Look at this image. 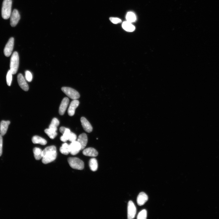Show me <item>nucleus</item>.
Returning <instances> with one entry per match:
<instances>
[{"mask_svg": "<svg viewBox=\"0 0 219 219\" xmlns=\"http://www.w3.org/2000/svg\"><path fill=\"white\" fill-rule=\"evenodd\" d=\"M32 141L34 144H39L43 145H45L47 143L45 140L37 135L34 136L33 137Z\"/></svg>", "mask_w": 219, "mask_h": 219, "instance_id": "nucleus-19", "label": "nucleus"}, {"mask_svg": "<svg viewBox=\"0 0 219 219\" xmlns=\"http://www.w3.org/2000/svg\"><path fill=\"white\" fill-rule=\"evenodd\" d=\"M19 56L17 51L13 53L10 62V71L12 74H16L18 71L19 62Z\"/></svg>", "mask_w": 219, "mask_h": 219, "instance_id": "nucleus-3", "label": "nucleus"}, {"mask_svg": "<svg viewBox=\"0 0 219 219\" xmlns=\"http://www.w3.org/2000/svg\"><path fill=\"white\" fill-rule=\"evenodd\" d=\"M69 103V100L68 98L65 97L63 99L59 108V112L60 115H64Z\"/></svg>", "mask_w": 219, "mask_h": 219, "instance_id": "nucleus-14", "label": "nucleus"}, {"mask_svg": "<svg viewBox=\"0 0 219 219\" xmlns=\"http://www.w3.org/2000/svg\"><path fill=\"white\" fill-rule=\"evenodd\" d=\"M60 151L62 154L65 155H68L70 153L69 145L65 143L63 144L60 148Z\"/></svg>", "mask_w": 219, "mask_h": 219, "instance_id": "nucleus-22", "label": "nucleus"}, {"mask_svg": "<svg viewBox=\"0 0 219 219\" xmlns=\"http://www.w3.org/2000/svg\"><path fill=\"white\" fill-rule=\"evenodd\" d=\"M148 197L144 193L142 192L139 195L137 198V203L139 206L144 205L148 200Z\"/></svg>", "mask_w": 219, "mask_h": 219, "instance_id": "nucleus-17", "label": "nucleus"}, {"mask_svg": "<svg viewBox=\"0 0 219 219\" xmlns=\"http://www.w3.org/2000/svg\"><path fill=\"white\" fill-rule=\"evenodd\" d=\"M122 27L124 30L128 32H133L135 29V27L132 23L127 21L124 22L123 23Z\"/></svg>", "mask_w": 219, "mask_h": 219, "instance_id": "nucleus-18", "label": "nucleus"}, {"mask_svg": "<svg viewBox=\"0 0 219 219\" xmlns=\"http://www.w3.org/2000/svg\"><path fill=\"white\" fill-rule=\"evenodd\" d=\"M126 19L127 21L132 23L135 21L136 18L134 13L132 12H129L127 13Z\"/></svg>", "mask_w": 219, "mask_h": 219, "instance_id": "nucleus-25", "label": "nucleus"}, {"mask_svg": "<svg viewBox=\"0 0 219 219\" xmlns=\"http://www.w3.org/2000/svg\"><path fill=\"white\" fill-rule=\"evenodd\" d=\"M71 132L70 129L66 128L63 135L60 137L61 140L63 142H65L68 140Z\"/></svg>", "mask_w": 219, "mask_h": 219, "instance_id": "nucleus-26", "label": "nucleus"}, {"mask_svg": "<svg viewBox=\"0 0 219 219\" xmlns=\"http://www.w3.org/2000/svg\"><path fill=\"white\" fill-rule=\"evenodd\" d=\"M10 24L12 27L16 26L20 19V15L19 12L16 9L14 10L10 16Z\"/></svg>", "mask_w": 219, "mask_h": 219, "instance_id": "nucleus-6", "label": "nucleus"}, {"mask_svg": "<svg viewBox=\"0 0 219 219\" xmlns=\"http://www.w3.org/2000/svg\"><path fill=\"white\" fill-rule=\"evenodd\" d=\"M82 125L84 129L88 133H90L93 130V128L89 121L86 118L82 117L81 118Z\"/></svg>", "mask_w": 219, "mask_h": 219, "instance_id": "nucleus-13", "label": "nucleus"}, {"mask_svg": "<svg viewBox=\"0 0 219 219\" xmlns=\"http://www.w3.org/2000/svg\"><path fill=\"white\" fill-rule=\"evenodd\" d=\"M89 166L91 170L93 171H96L98 169V163L96 159L95 158L91 159L89 161Z\"/></svg>", "mask_w": 219, "mask_h": 219, "instance_id": "nucleus-21", "label": "nucleus"}, {"mask_svg": "<svg viewBox=\"0 0 219 219\" xmlns=\"http://www.w3.org/2000/svg\"><path fill=\"white\" fill-rule=\"evenodd\" d=\"M10 124L9 121H2L0 124V134L2 136L7 133L8 126Z\"/></svg>", "mask_w": 219, "mask_h": 219, "instance_id": "nucleus-16", "label": "nucleus"}, {"mask_svg": "<svg viewBox=\"0 0 219 219\" xmlns=\"http://www.w3.org/2000/svg\"><path fill=\"white\" fill-rule=\"evenodd\" d=\"M12 0H4L1 10L2 18L5 20L8 19L11 13Z\"/></svg>", "mask_w": 219, "mask_h": 219, "instance_id": "nucleus-2", "label": "nucleus"}, {"mask_svg": "<svg viewBox=\"0 0 219 219\" xmlns=\"http://www.w3.org/2000/svg\"><path fill=\"white\" fill-rule=\"evenodd\" d=\"M136 213V209L134 204L132 201H129L128 206V219H133L135 217Z\"/></svg>", "mask_w": 219, "mask_h": 219, "instance_id": "nucleus-9", "label": "nucleus"}, {"mask_svg": "<svg viewBox=\"0 0 219 219\" xmlns=\"http://www.w3.org/2000/svg\"><path fill=\"white\" fill-rule=\"evenodd\" d=\"M77 141L81 146V150L84 149L87 145L88 138L87 135L85 133H82L78 137Z\"/></svg>", "mask_w": 219, "mask_h": 219, "instance_id": "nucleus-12", "label": "nucleus"}, {"mask_svg": "<svg viewBox=\"0 0 219 219\" xmlns=\"http://www.w3.org/2000/svg\"><path fill=\"white\" fill-rule=\"evenodd\" d=\"M45 133L49 137V138L51 139H54L56 137L57 135V131H55L49 128L45 129Z\"/></svg>", "mask_w": 219, "mask_h": 219, "instance_id": "nucleus-24", "label": "nucleus"}, {"mask_svg": "<svg viewBox=\"0 0 219 219\" xmlns=\"http://www.w3.org/2000/svg\"><path fill=\"white\" fill-rule=\"evenodd\" d=\"M12 74L10 71L9 70L7 72L6 78L7 84L9 86H10L11 85L12 79Z\"/></svg>", "mask_w": 219, "mask_h": 219, "instance_id": "nucleus-28", "label": "nucleus"}, {"mask_svg": "<svg viewBox=\"0 0 219 219\" xmlns=\"http://www.w3.org/2000/svg\"><path fill=\"white\" fill-rule=\"evenodd\" d=\"M25 77L26 80L29 82H31L32 79V75L30 72L26 71L25 72Z\"/></svg>", "mask_w": 219, "mask_h": 219, "instance_id": "nucleus-29", "label": "nucleus"}, {"mask_svg": "<svg viewBox=\"0 0 219 219\" xmlns=\"http://www.w3.org/2000/svg\"><path fill=\"white\" fill-rule=\"evenodd\" d=\"M68 161L70 166L73 169L81 170L84 168V162L78 158L70 157L68 159Z\"/></svg>", "mask_w": 219, "mask_h": 219, "instance_id": "nucleus-4", "label": "nucleus"}, {"mask_svg": "<svg viewBox=\"0 0 219 219\" xmlns=\"http://www.w3.org/2000/svg\"><path fill=\"white\" fill-rule=\"evenodd\" d=\"M66 129V128L65 127H61L60 128V132L62 134H63L65 132V131Z\"/></svg>", "mask_w": 219, "mask_h": 219, "instance_id": "nucleus-33", "label": "nucleus"}, {"mask_svg": "<svg viewBox=\"0 0 219 219\" xmlns=\"http://www.w3.org/2000/svg\"><path fill=\"white\" fill-rule=\"evenodd\" d=\"M77 139V136L76 135L72 132H71L68 137V140L71 142H73L76 141Z\"/></svg>", "mask_w": 219, "mask_h": 219, "instance_id": "nucleus-30", "label": "nucleus"}, {"mask_svg": "<svg viewBox=\"0 0 219 219\" xmlns=\"http://www.w3.org/2000/svg\"><path fill=\"white\" fill-rule=\"evenodd\" d=\"M83 154L87 156L95 157L98 155L96 150L92 148H88L85 149L83 152Z\"/></svg>", "mask_w": 219, "mask_h": 219, "instance_id": "nucleus-15", "label": "nucleus"}, {"mask_svg": "<svg viewBox=\"0 0 219 219\" xmlns=\"http://www.w3.org/2000/svg\"><path fill=\"white\" fill-rule=\"evenodd\" d=\"M79 101L77 100H73L71 102L68 111V115L71 116L74 115L76 109L79 106Z\"/></svg>", "mask_w": 219, "mask_h": 219, "instance_id": "nucleus-11", "label": "nucleus"}, {"mask_svg": "<svg viewBox=\"0 0 219 219\" xmlns=\"http://www.w3.org/2000/svg\"><path fill=\"white\" fill-rule=\"evenodd\" d=\"M57 155L55 146H52L47 147L43 150L42 162L44 164L50 163L56 159Z\"/></svg>", "mask_w": 219, "mask_h": 219, "instance_id": "nucleus-1", "label": "nucleus"}, {"mask_svg": "<svg viewBox=\"0 0 219 219\" xmlns=\"http://www.w3.org/2000/svg\"><path fill=\"white\" fill-rule=\"evenodd\" d=\"M14 45V38L11 37L9 40L4 50V53L5 56L9 57L11 55Z\"/></svg>", "mask_w": 219, "mask_h": 219, "instance_id": "nucleus-7", "label": "nucleus"}, {"mask_svg": "<svg viewBox=\"0 0 219 219\" xmlns=\"http://www.w3.org/2000/svg\"><path fill=\"white\" fill-rule=\"evenodd\" d=\"M61 90L68 97L71 99L77 100L80 97L79 93L76 90L71 87H63Z\"/></svg>", "mask_w": 219, "mask_h": 219, "instance_id": "nucleus-5", "label": "nucleus"}, {"mask_svg": "<svg viewBox=\"0 0 219 219\" xmlns=\"http://www.w3.org/2000/svg\"><path fill=\"white\" fill-rule=\"evenodd\" d=\"M2 136L0 134V157L2 155L3 152V139Z\"/></svg>", "mask_w": 219, "mask_h": 219, "instance_id": "nucleus-31", "label": "nucleus"}, {"mask_svg": "<svg viewBox=\"0 0 219 219\" xmlns=\"http://www.w3.org/2000/svg\"><path fill=\"white\" fill-rule=\"evenodd\" d=\"M18 81L20 87L24 90L27 91H28L29 87L23 75L20 73L18 76Z\"/></svg>", "mask_w": 219, "mask_h": 219, "instance_id": "nucleus-10", "label": "nucleus"}, {"mask_svg": "<svg viewBox=\"0 0 219 219\" xmlns=\"http://www.w3.org/2000/svg\"><path fill=\"white\" fill-rule=\"evenodd\" d=\"M59 124L60 122L58 120L57 118H54L52 120L49 128L57 131V127Z\"/></svg>", "mask_w": 219, "mask_h": 219, "instance_id": "nucleus-23", "label": "nucleus"}, {"mask_svg": "<svg viewBox=\"0 0 219 219\" xmlns=\"http://www.w3.org/2000/svg\"><path fill=\"white\" fill-rule=\"evenodd\" d=\"M33 151L35 158L36 160H39L42 158L43 151L42 149L35 147L34 148Z\"/></svg>", "mask_w": 219, "mask_h": 219, "instance_id": "nucleus-20", "label": "nucleus"}, {"mask_svg": "<svg viewBox=\"0 0 219 219\" xmlns=\"http://www.w3.org/2000/svg\"><path fill=\"white\" fill-rule=\"evenodd\" d=\"M70 153L73 155L77 154L81 150V146L78 141L71 142L69 145Z\"/></svg>", "mask_w": 219, "mask_h": 219, "instance_id": "nucleus-8", "label": "nucleus"}, {"mask_svg": "<svg viewBox=\"0 0 219 219\" xmlns=\"http://www.w3.org/2000/svg\"><path fill=\"white\" fill-rule=\"evenodd\" d=\"M147 212L146 210L141 211L138 214L137 218L138 219H146L147 218Z\"/></svg>", "mask_w": 219, "mask_h": 219, "instance_id": "nucleus-27", "label": "nucleus"}, {"mask_svg": "<svg viewBox=\"0 0 219 219\" xmlns=\"http://www.w3.org/2000/svg\"><path fill=\"white\" fill-rule=\"evenodd\" d=\"M110 20L113 24H117L121 23V20L117 18H110Z\"/></svg>", "mask_w": 219, "mask_h": 219, "instance_id": "nucleus-32", "label": "nucleus"}]
</instances>
